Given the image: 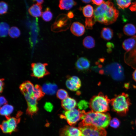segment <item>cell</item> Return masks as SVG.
I'll list each match as a JSON object with an SVG mask.
<instances>
[{"label": "cell", "mask_w": 136, "mask_h": 136, "mask_svg": "<svg viewBox=\"0 0 136 136\" xmlns=\"http://www.w3.org/2000/svg\"><path fill=\"white\" fill-rule=\"evenodd\" d=\"M133 77L134 79L136 81V70L133 73Z\"/></svg>", "instance_id": "47"}, {"label": "cell", "mask_w": 136, "mask_h": 136, "mask_svg": "<svg viewBox=\"0 0 136 136\" xmlns=\"http://www.w3.org/2000/svg\"><path fill=\"white\" fill-rule=\"evenodd\" d=\"M100 35L101 37L103 39L107 40H110L113 36V31L110 28L104 27L101 30Z\"/></svg>", "instance_id": "22"}, {"label": "cell", "mask_w": 136, "mask_h": 136, "mask_svg": "<svg viewBox=\"0 0 136 136\" xmlns=\"http://www.w3.org/2000/svg\"><path fill=\"white\" fill-rule=\"evenodd\" d=\"M34 87L33 84L30 81H27L22 83L20 85L19 88L24 95L29 94L31 97H34L33 94Z\"/></svg>", "instance_id": "13"}, {"label": "cell", "mask_w": 136, "mask_h": 136, "mask_svg": "<svg viewBox=\"0 0 136 136\" xmlns=\"http://www.w3.org/2000/svg\"><path fill=\"white\" fill-rule=\"evenodd\" d=\"M42 6L41 5L36 3L32 5L28 9L30 14L33 17H37L42 16Z\"/></svg>", "instance_id": "18"}, {"label": "cell", "mask_w": 136, "mask_h": 136, "mask_svg": "<svg viewBox=\"0 0 136 136\" xmlns=\"http://www.w3.org/2000/svg\"><path fill=\"white\" fill-rule=\"evenodd\" d=\"M135 125H136V119L135 120Z\"/></svg>", "instance_id": "48"}, {"label": "cell", "mask_w": 136, "mask_h": 136, "mask_svg": "<svg viewBox=\"0 0 136 136\" xmlns=\"http://www.w3.org/2000/svg\"><path fill=\"white\" fill-rule=\"evenodd\" d=\"M4 79L2 78L0 79V92H2L3 89V87L4 85Z\"/></svg>", "instance_id": "42"}, {"label": "cell", "mask_w": 136, "mask_h": 136, "mask_svg": "<svg viewBox=\"0 0 136 136\" xmlns=\"http://www.w3.org/2000/svg\"><path fill=\"white\" fill-rule=\"evenodd\" d=\"M0 106L7 104V101L5 98L3 96H1L0 98Z\"/></svg>", "instance_id": "40"}, {"label": "cell", "mask_w": 136, "mask_h": 136, "mask_svg": "<svg viewBox=\"0 0 136 136\" xmlns=\"http://www.w3.org/2000/svg\"><path fill=\"white\" fill-rule=\"evenodd\" d=\"M76 4V3L74 0H60L59 7L61 10H68Z\"/></svg>", "instance_id": "21"}, {"label": "cell", "mask_w": 136, "mask_h": 136, "mask_svg": "<svg viewBox=\"0 0 136 136\" xmlns=\"http://www.w3.org/2000/svg\"><path fill=\"white\" fill-rule=\"evenodd\" d=\"M95 22L93 16L90 18H86L85 21L86 28L87 29H92Z\"/></svg>", "instance_id": "34"}, {"label": "cell", "mask_w": 136, "mask_h": 136, "mask_svg": "<svg viewBox=\"0 0 136 136\" xmlns=\"http://www.w3.org/2000/svg\"><path fill=\"white\" fill-rule=\"evenodd\" d=\"M42 17L43 19L46 22L50 21L53 17V14L50 9L47 7L46 10L42 13Z\"/></svg>", "instance_id": "30"}, {"label": "cell", "mask_w": 136, "mask_h": 136, "mask_svg": "<svg viewBox=\"0 0 136 136\" xmlns=\"http://www.w3.org/2000/svg\"><path fill=\"white\" fill-rule=\"evenodd\" d=\"M77 105L76 101L75 99L68 97L62 100L61 102V106L65 111L75 108Z\"/></svg>", "instance_id": "16"}, {"label": "cell", "mask_w": 136, "mask_h": 136, "mask_svg": "<svg viewBox=\"0 0 136 136\" xmlns=\"http://www.w3.org/2000/svg\"><path fill=\"white\" fill-rule=\"evenodd\" d=\"M116 1L120 9H124L126 8L131 4V0H116Z\"/></svg>", "instance_id": "31"}, {"label": "cell", "mask_w": 136, "mask_h": 136, "mask_svg": "<svg viewBox=\"0 0 136 136\" xmlns=\"http://www.w3.org/2000/svg\"><path fill=\"white\" fill-rule=\"evenodd\" d=\"M110 100L102 93L93 96L89 102V107L91 110L97 112L106 113L109 110Z\"/></svg>", "instance_id": "3"}, {"label": "cell", "mask_w": 136, "mask_h": 136, "mask_svg": "<svg viewBox=\"0 0 136 136\" xmlns=\"http://www.w3.org/2000/svg\"><path fill=\"white\" fill-rule=\"evenodd\" d=\"M66 17V15H64L63 17L61 19H57L53 25L52 29H54L55 30L56 29L55 31H59L65 30L64 27L66 25V22L68 21V18Z\"/></svg>", "instance_id": "17"}, {"label": "cell", "mask_w": 136, "mask_h": 136, "mask_svg": "<svg viewBox=\"0 0 136 136\" xmlns=\"http://www.w3.org/2000/svg\"><path fill=\"white\" fill-rule=\"evenodd\" d=\"M93 4L98 6L100 5L104 2L103 0H92Z\"/></svg>", "instance_id": "41"}, {"label": "cell", "mask_w": 136, "mask_h": 136, "mask_svg": "<svg viewBox=\"0 0 136 136\" xmlns=\"http://www.w3.org/2000/svg\"><path fill=\"white\" fill-rule=\"evenodd\" d=\"M14 110L13 107L12 105L6 104L0 108V114L6 117L10 116V115L13 112Z\"/></svg>", "instance_id": "24"}, {"label": "cell", "mask_w": 136, "mask_h": 136, "mask_svg": "<svg viewBox=\"0 0 136 136\" xmlns=\"http://www.w3.org/2000/svg\"><path fill=\"white\" fill-rule=\"evenodd\" d=\"M81 134L78 128L70 125L64 126L59 131V136H81Z\"/></svg>", "instance_id": "10"}, {"label": "cell", "mask_w": 136, "mask_h": 136, "mask_svg": "<svg viewBox=\"0 0 136 136\" xmlns=\"http://www.w3.org/2000/svg\"><path fill=\"white\" fill-rule=\"evenodd\" d=\"M38 111L37 106H28L26 110V113L31 117L36 114Z\"/></svg>", "instance_id": "32"}, {"label": "cell", "mask_w": 136, "mask_h": 136, "mask_svg": "<svg viewBox=\"0 0 136 136\" xmlns=\"http://www.w3.org/2000/svg\"><path fill=\"white\" fill-rule=\"evenodd\" d=\"M75 65L77 70L79 71L83 72L86 71L89 69L90 62L86 58L82 57L77 60Z\"/></svg>", "instance_id": "12"}, {"label": "cell", "mask_w": 136, "mask_h": 136, "mask_svg": "<svg viewBox=\"0 0 136 136\" xmlns=\"http://www.w3.org/2000/svg\"><path fill=\"white\" fill-rule=\"evenodd\" d=\"M81 119L82 121L79 124L81 125H92L105 128L109 124L111 117L108 113L97 112L92 110L86 112L82 110Z\"/></svg>", "instance_id": "2"}, {"label": "cell", "mask_w": 136, "mask_h": 136, "mask_svg": "<svg viewBox=\"0 0 136 136\" xmlns=\"http://www.w3.org/2000/svg\"><path fill=\"white\" fill-rule=\"evenodd\" d=\"M83 44L85 47L88 49H91L95 46V41L92 37L87 36L83 39Z\"/></svg>", "instance_id": "25"}, {"label": "cell", "mask_w": 136, "mask_h": 136, "mask_svg": "<svg viewBox=\"0 0 136 136\" xmlns=\"http://www.w3.org/2000/svg\"><path fill=\"white\" fill-rule=\"evenodd\" d=\"M8 34L10 36L13 38L19 37L20 35V32L18 27L15 26L11 27L9 29Z\"/></svg>", "instance_id": "29"}, {"label": "cell", "mask_w": 136, "mask_h": 136, "mask_svg": "<svg viewBox=\"0 0 136 136\" xmlns=\"http://www.w3.org/2000/svg\"><path fill=\"white\" fill-rule=\"evenodd\" d=\"M129 9L131 11L135 12L136 13V1L131 4Z\"/></svg>", "instance_id": "39"}, {"label": "cell", "mask_w": 136, "mask_h": 136, "mask_svg": "<svg viewBox=\"0 0 136 136\" xmlns=\"http://www.w3.org/2000/svg\"><path fill=\"white\" fill-rule=\"evenodd\" d=\"M123 30L124 33L127 36H132L136 33V28L132 24H126L124 26Z\"/></svg>", "instance_id": "23"}, {"label": "cell", "mask_w": 136, "mask_h": 136, "mask_svg": "<svg viewBox=\"0 0 136 136\" xmlns=\"http://www.w3.org/2000/svg\"><path fill=\"white\" fill-rule=\"evenodd\" d=\"M124 55V60L127 63L136 64V43L131 50L126 52Z\"/></svg>", "instance_id": "15"}, {"label": "cell", "mask_w": 136, "mask_h": 136, "mask_svg": "<svg viewBox=\"0 0 136 136\" xmlns=\"http://www.w3.org/2000/svg\"><path fill=\"white\" fill-rule=\"evenodd\" d=\"M113 110L120 114L126 113L130 105L127 94L122 93L117 96L111 101Z\"/></svg>", "instance_id": "4"}, {"label": "cell", "mask_w": 136, "mask_h": 136, "mask_svg": "<svg viewBox=\"0 0 136 136\" xmlns=\"http://www.w3.org/2000/svg\"><path fill=\"white\" fill-rule=\"evenodd\" d=\"M136 43V36L134 35L125 40L122 43V47L126 51H128L133 48Z\"/></svg>", "instance_id": "20"}, {"label": "cell", "mask_w": 136, "mask_h": 136, "mask_svg": "<svg viewBox=\"0 0 136 136\" xmlns=\"http://www.w3.org/2000/svg\"><path fill=\"white\" fill-rule=\"evenodd\" d=\"M84 16L87 18H90L92 16L94 13L93 7L90 5H88L84 7L82 10Z\"/></svg>", "instance_id": "28"}, {"label": "cell", "mask_w": 136, "mask_h": 136, "mask_svg": "<svg viewBox=\"0 0 136 136\" xmlns=\"http://www.w3.org/2000/svg\"><path fill=\"white\" fill-rule=\"evenodd\" d=\"M33 94L34 97L37 100H39L44 96L45 93L43 92L41 87L37 84L34 86Z\"/></svg>", "instance_id": "26"}, {"label": "cell", "mask_w": 136, "mask_h": 136, "mask_svg": "<svg viewBox=\"0 0 136 136\" xmlns=\"http://www.w3.org/2000/svg\"><path fill=\"white\" fill-rule=\"evenodd\" d=\"M47 65V63H32L31 65L32 72L31 76L39 79L49 75L50 73L46 68V66Z\"/></svg>", "instance_id": "8"}, {"label": "cell", "mask_w": 136, "mask_h": 136, "mask_svg": "<svg viewBox=\"0 0 136 136\" xmlns=\"http://www.w3.org/2000/svg\"><path fill=\"white\" fill-rule=\"evenodd\" d=\"M119 15L118 10L111 0L104 2L97 7L94 11L93 17L96 21L106 25L111 24L117 20Z\"/></svg>", "instance_id": "1"}, {"label": "cell", "mask_w": 136, "mask_h": 136, "mask_svg": "<svg viewBox=\"0 0 136 136\" xmlns=\"http://www.w3.org/2000/svg\"><path fill=\"white\" fill-rule=\"evenodd\" d=\"M9 25L7 23L2 22L0 25V35L1 37H5L8 35L9 30Z\"/></svg>", "instance_id": "27"}, {"label": "cell", "mask_w": 136, "mask_h": 136, "mask_svg": "<svg viewBox=\"0 0 136 136\" xmlns=\"http://www.w3.org/2000/svg\"><path fill=\"white\" fill-rule=\"evenodd\" d=\"M67 17L70 18H72L74 16V15L72 11L69 12L67 14Z\"/></svg>", "instance_id": "43"}, {"label": "cell", "mask_w": 136, "mask_h": 136, "mask_svg": "<svg viewBox=\"0 0 136 136\" xmlns=\"http://www.w3.org/2000/svg\"><path fill=\"white\" fill-rule=\"evenodd\" d=\"M34 2H36L37 3L41 5L44 2V0H31Z\"/></svg>", "instance_id": "44"}, {"label": "cell", "mask_w": 136, "mask_h": 136, "mask_svg": "<svg viewBox=\"0 0 136 136\" xmlns=\"http://www.w3.org/2000/svg\"><path fill=\"white\" fill-rule=\"evenodd\" d=\"M8 9L7 4L4 2L1 1L0 3V14L1 15L6 13Z\"/></svg>", "instance_id": "36"}, {"label": "cell", "mask_w": 136, "mask_h": 136, "mask_svg": "<svg viewBox=\"0 0 136 136\" xmlns=\"http://www.w3.org/2000/svg\"><path fill=\"white\" fill-rule=\"evenodd\" d=\"M56 96L59 99L63 100L68 97V93L65 90L60 89L57 91Z\"/></svg>", "instance_id": "33"}, {"label": "cell", "mask_w": 136, "mask_h": 136, "mask_svg": "<svg viewBox=\"0 0 136 136\" xmlns=\"http://www.w3.org/2000/svg\"><path fill=\"white\" fill-rule=\"evenodd\" d=\"M106 71L115 80H119L123 78V68L119 63L114 62L109 64L106 67Z\"/></svg>", "instance_id": "9"}, {"label": "cell", "mask_w": 136, "mask_h": 136, "mask_svg": "<svg viewBox=\"0 0 136 136\" xmlns=\"http://www.w3.org/2000/svg\"><path fill=\"white\" fill-rule=\"evenodd\" d=\"M84 3H90L92 0H81Z\"/></svg>", "instance_id": "46"}, {"label": "cell", "mask_w": 136, "mask_h": 136, "mask_svg": "<svg viewBox=\"0 0 136 136\" xmlns=\"http://www.w3.org/2000/svg\"><path fill=\"white\" fill-rule=\"evenodd\" d=\"M67 87L72 91H76L79 89L81 85L80 80L78 77L74 76L69 78L65 82Z\"/></svg>", "instance_id": "11"}, {"label": "cell", "mask_w": 136, "mask_h": 136, "mask_svg": "<svg viewBox=\"0 0 136 136\" xmlns=\"http://www.w3.org/2000/svg\"><path fill=\"white\" fill-rule=\"evenodd\" d=\"M78 128L81 131V136H106L105 128L92 125H82L79 124Z\"/></svg>", "instance_id": "5"}, {"label": "cell", "mask_w": 136, "mask_h": 136, "mask_svg": "<svg viewBox=\"0 0 136 136\" xmlns=\"http://www.w3.org/2000/svg\"><path fill=\"white\" fill-rule=\"evenodd\" d=\"M81 110L74 108L66 111L62 114L60 115V117L66 119L70 125L74 126L81 119Z\"/></svg>", "instance_id": "7"}, {"label": "cell", "mask_w": 136, "mask_h": 136, "mask_svg": "<svg viewBox=\"0 0 136 136\" xmlns=\"http://www.w3.org/2000/svg\"><path fill=\"white\" fill-rule=\"evenodd\" d=\"M113 44L111 43L108 42L107 44V46L109 48H113Z\"/></svg>", "instance_id": "45"}, {"label": "cell", "mask_w": 136, "mask_h": 136, "mask_svg": "<svg viewBox=\"0 0 136 136\" xmlns=\"http://www.w3.org/2000/svg\"><path fill=\"white\" fill-rule=\"evenodd\" d=\"M72 33L77 36H80L82 35L85 32V27L84 26L80 23L76 22L72 24L70 28Z\"/></svg>", "instance_id": "14"}, {"label": "cell", "mask_w": 136, "mask_h": 136, "mask_svg": "<svg viewBox=\"0 0 136 136\" xmlns=\"http://www.w3.org/2000/svg\"><path fill=\"white\" fill-rule=\"evenodd\" d=\"M42 88L43 92L45 94L53 95L56 93L57 89V86L54 83L48 82L44 84Z\"/></svg>", "instance_id": "19"}, {"label": "cell", "mask_w": 136, "mask_h": 136, "mask_svg": "<svg viewBox=\"0 0 136 136\" xmlns=\"http://www.w3.org/2000/svg\"><path fill=\"white\" fill-rule=\"evenodd\" d=\"M77 105L79 110H84L89 107V103L85 100H82L78 103Z\"/></svg>", "instance_id": "35"}, {"label": "cell", "mask_w": 136, "mask_h": 136, "mask_svg": "<svg viewBox=\"0 0 136 136\" xmlns=\"http://www.w3.org/2000/svg\"><path fill=\"white\" fill-rule=\"evenodd\" d=\"M6 120H4L0 125L2 132L4 133L11 134L17 130L18 124L20 122V118L6 117Z\"/></svg>", "instance_id": "6"}, {"label": "cell", "mask_w": 136, "mask_h": 136, "mask_svg": "<svg viewBox=\"0 0 136 136\" xmlns=\"http://www.w3.org/2000/svg\"><path fill=\"white\" fill-rule=\"evenodd\" d=\"M120 124V122L117 118H114L111 120L109 124L111 126L114 128L118 127Z\"/></svg>", "instance_id": "37"}, {"label": "cell", "mask_w": 136, "mask_h": 136, "mask_svg": "<svg viewBox=\"0 0 136 136\" xmlns=\"http://www.w3.org/2000/svg\"><path fill=\"white\" fill-rule=\"evenodd\" d=\"M53 107L52 104L50 102H46L44 106L45 109L47 112H49L52 111Z\"/></svg>", "instance_id": "38"}]
</instances>
